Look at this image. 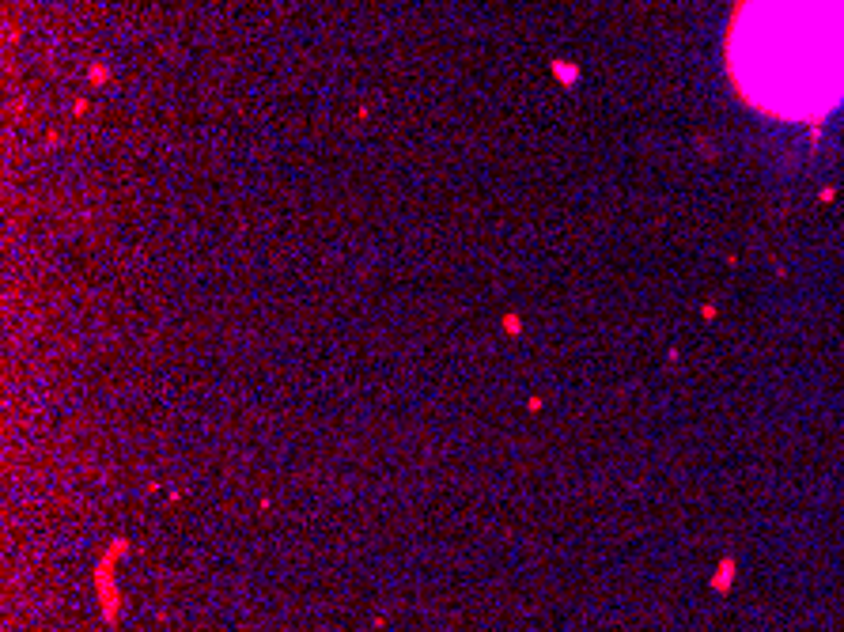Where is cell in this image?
Returning <instances> with one entry per match:
<instances>
[{"mask_svg": "<svg viewBox=\"0 0 844 632\" xmlns=\"http://www.w3.org/2000/svg\"><path fill=\"white\" fill-rule=\"evenodd\" d=\"M727 69L761 114L814 122L844 99V0H738Z\"/></svg>", "mask_w": 844, "mask_h": 632, "instance_id": "cell-1", "label": "cell"}]
</instances>
